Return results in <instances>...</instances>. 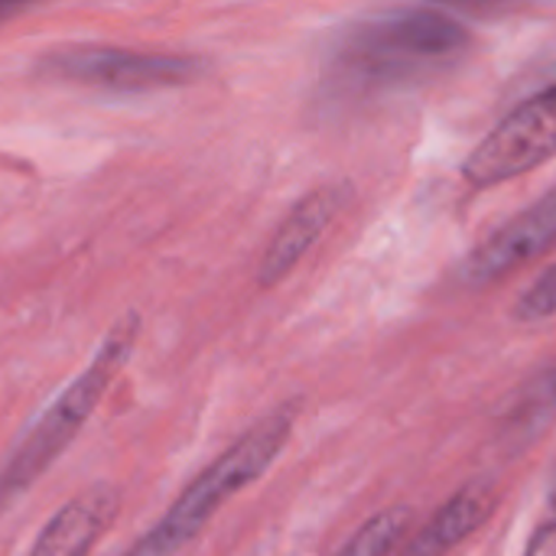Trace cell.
Returning <instances> with one entry per match:
<instances>
[{"mask_svg":"<svg viewBox=\"0 0 556 556\" xmlns=\"http://www.w3.org/2000/svg\"><path fill=\"white\" fill-rule=\"evenodd\" d=\"M472 46L463 23L440 10H391L352 23L326 59L332 98L358 101L453 68Z\"/></svg>","mask_w":556,"mask_h":556,"instance_id":"1","label":"cell"},{"mask_svg":"<svg viewBox=\"0 0 556 556\" xmlns=\"http://www.w3.org/2000/svg\"><path fill=\"white\" fill-rule=\"evenodd\" d=\"M547 521H544V528L538 531V538L528 544V551L531 554H556V482L554 489H551V498H547Z\"/></svg>","mask_w":556,"mask_h":556,"instance_id":"14","label":"cell"},{"mask_svg":"<svg viewBox=\"0 0 556 556\" xmlns=\"http://www.w3.org/2000/svg\"><path fill=\"white\" fill-rule=\"evenodd\" d=\"M293 424L296 404H283L264 420H257L169 505V511L137 544H130V554L166 556L189 547L231 495L257 482L274 466L293 433Z\"/></svg>","mask_w":556,"mask_h":556,"instance_id":"2","label":"cell"},{"mask_svg":"<svg viewBox=\"0 0 556 556\" xmlns=\"http://www.w3.org/2000/svg\"><path fill=\"white\" fill-rule=\"evenodd\" d=\"M39 3H46V0H0V23H7V20L20 16V13H26V10L39 7Z\"/></svg>","mask_w":556,"mask_h":556,"instance_id":"15","label":"cell"},{"mask_svg":"<svg viewBox=\"0 0 556 556\" xmlns=\"http://www.w3.org/2000/svg\"><path fill=\"white\" fill-rule=\"evenodd\" d=\"M433 3H443V7L463 10V13L498 16V13H515V10H525V7H531L534 0H433Z\"/></svg>","mask_w":556,"mask_h":556,"instance_id":"13","label":"cell"},{"mask_svg":"<svg viewBox=\"0 0 556 556\" xmlns=\"http://www.w3.org/2000/svg\"><path fill=\"white\" fill-rule=\"evenodd\" d=\"M36 75L104 91H166L202 78V62L176 52H143L104 42H68L36 59Z\"/></svg>","mask_w":556,"mask_h":556,"instance_id":"4","label":"cell"},{"mask_svg":"<svg viewBox=\"0 0 556 556\" xmlns=\"http://www.w3.org/2000/svg\"><path fill=\"white\" fill-rule=\"evenodd\" d=\"M556 248V186L518 212L511 222H505L495 235H489L459 267L463 283L469 287H489L502 280L505 274H515L534 257H544Z\"/></svg>","mask_w":556,"mask_h":556,"instance_id":"6","label":"cell"},{"mask_svg":"<svg viewBox=\"0 0 556 556\" xmlns=\"http://www.w3.org/2000/svg\"><path fill=\"white\" fill-rule=\"evenodd\" d=\"M117 511V495L104 485L88 489L85 495L72 498L68 505H62L46 528L39 531V538L29 544L33 556H75L88 554L98 538L104 534V528L111 525Z\"/></svg>","mask_w":556,"mask_h":556,"instance_id":"8","label":"cell"},{"mask_svg":"<svg viewBox=\"0 0 556 556\" xmlns=\"http://www.w3.org/2000/svg\"><path fill=\"white\" fill-rule=\"evenodd\" d=\"M556 420V365L534 371L521 391L511 397L502 433L508 443H531L541 440Z\"/></svg>","mask_w":556,"mask_h":556,"instance_id":"10","label":"cell"},{"mask_svg":"<svg viewBox=\"0 0 556 556\" xmlns=\"http://www.w3.org/2000/svg\"><path fill=\"white\" fill-rule=\"evenodd\" d=\"M349 195H352L349 182H332V186L313 189L290 208V215L280 222V228L274 231V238L257 264V283L264 290L277 287L280 280H287L293 274V267L313 251V244L326 235V228L345 208Z\"/></svg>","mask_w":556,"mask_h":556,"instance_id":"7","label":"cell"},{"mask_svg":"<svg viewBox=\"0 0 556 556\" xmlns=\"http://www.w3.org/2000/svg\"><path fill=\"white\" fill-rule=\"evenodd\" d=\"M137 339H140V316L137 313H124L111 326L104 342L98 345V352L88 362V368L52 401V407L33 424L26 440L16 446V453L0 469V511H7L23 492H29L39 482V476L78 437L85 420L104 401V394L114 384L117 371L134 355Z\"/></svg>","mask_w":556,"mask_h":556,"instance_id":"3","label":"cell"},{"mask_svg":"<svg viewBox=\"0 0 556 556\" xmlns=\"http://www.w3.org/2000/svg\"><path fill=\"white\" fill-rule=\"evenodd\" d=\"M556 156V85L521 101L466 156L463 179L472 189H492L518 179Z\"/></svg>","mask_w":556,"mask_h":556,"instance_id":"5","label":"cell"},{"mask_svg":"<svg viewBox=\"0 0 556 556\" xmlns=\"http://www.w3.org/2000/svg\"><path fill=\"white\" fill-rule=\"evenodd\" d=\"M407 521L410 515L404 508H394V511H381L378 518H371L345 547L342 554L349 556H378L397 551V544L404 541V531H407Z\"/></svg>","mask_w":556,"mask_h":556,"instance_id":"11","label":"cell"},{"mask_svg":"<svg viewBox=\"0 0 556 556\" xmlns=\"http://www.w3.org/2000/svg\"><path fill=\"white\" fill-rule=\"evenodd\" d=\"M495 511V492L485 482H472L463 492H456L437 518L427 525V531L410 544L414 554H446L469 541Z\"/></svg>","mask_w":556,"mask_h":556,"instance_id":"9","label":"cell"},{"mask_svg":"<svg viewBox=\"0 0 556 556\" xmlns=\"http://www.w3.org/2000/svg\"><path fill=\"white\" fill-rule=\"evenodd\" d=\"M511 316L518 323H544L556 316V261L521 293Z\"/></svg>","mask_w":556,"mask_h":556,"instance_id":"12","label":"cell"}]
</instances>
